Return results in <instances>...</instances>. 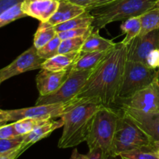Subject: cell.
<instances>
[{"label": "cell", "instance_id": "obj_1", "mask_svg": "<svg viewBox=\"0 0 159 159\" xmlns=\"http://www.w3.org/2000/svg\"><path fill=\"white\" fill-rule=\"evenodd\" d=\"M127 61V45L122 42L116 43L102 61L93 70L84 86L73 99L75 102L95 99L103 107L116 106L120 99Z\"/></svg>", "mask_w": 159, "mask_h": 159}, {"label": "cell", "instance_id": "obj_2", "mask_svg": "<svg viewBox=\"0 0 159 159\" xmlns=\"http://www.w3.org/2000/svg\"><path fill=\"white\" fill-rule=\"evenodd\" d=\"M103 106L98 100L89 99L76 102L61 116L63 132L59 139V148H74L86 141L93 120L96 112Z\"/></svg>", "mask_w": 159, "mask_h": 159}, {"label": "cell", "instance_id": "obj_3", "mask_svg": "<svg viewBox=\"0 0 159 159\" xmlns=\"http://www.w3.org/2000/svg\"><path fill=\"white\" fill-rule=\"evenodd\" d=\"M158 0H116L111 3L94 8L90 13L94 17L92 26L100 30L116 21H124L131 17L141 16L154 9Z\"/></svg>", "mask_w": 159, "mask_h": 159}, {"label": "cell", "instance_id": "obj_4", "mask_svg": "<svg viewBox=\"0 0 159 159\" xmlns=\"http://www.w3.org/2000/svg\"><path fill=\"white\" fill-rule=\"evenodd\" d=\"M119 117V109L114 107H102L96 112L86 140L89 150L101 148L110 154Z\"/></svg>", "mask_w": 159, "mask_h": 159}, {"label": "cell", "instance_id": "obj_5", "mask_svg": "<svg viewBox=\"0 0 159 159\" xmlns=\"http://www.w3.org/2000/svg\"><path fill=\"white\" fill-rule=\"evenodd\" d=\"M119 110L120 117L112 144L110 155L116 157L124 152L134 149L147 147L154 148V142L148 135L130 118L126 116L120 108Z\"/></svg>", "mask_w": 159, "mask_h": 159}, {"label": "cell", "instance_id": "obj_6", "mask_svg": "<svg viewBox=\"0 0 159 159\" xmlns=\"http://www.w3.org/2000/svg\"><path fill=\"white\" fill-rule=\"evenodd\" d=\"M158 75V69L149 68L142 62L127 60L120 91L119 101L128 99L140 90L148 86Z\"/></svg>", "mask_w": 159, "mask_h": 159}, {"label": "cell", "instance_id": "obj_7", "mask_svg": "<svg viewBox=\"0 0 159 159\" xmlns=\"http://www.w3.org/2000/svg\"><path fill=\"white\" fill-rule=\"evenodd\" d=\"M93 70L71 71L60 88L48 96H40L36 101V105L61 103L72 100L80 92L92 74Z\"/></svg>", "mask_w": 159, "mask_h": 159}, {"label": "cell", "instance_id": "obj_8", "mask_svg": "<svg viewBox=\"0 0 159 159\" xmlns=\"http://www.w3.org/2000/svg\"><path fill=\"white\" fill-rule=\"evenodd\" d=\"M75 101L71 100L68 102L61 103L36 105L35 107L18 110H7L9 117V122H14L24 118H34L49 120L54 118L61 117L62 115L68 111L71 107L75 105Z\"/></svg>", "mask_w": 159, "mask_h": 159}, {"label": "cell", "instance_id": "obj_9", "mask_svg": "<svg viewBox=\"0 0 159 159\" xmlns=\"http://www.w3.org/2000/svg\"><path fill=\"white\" fill-rule=\"evenodd\" d=\"M120 107H127L144 113H159L158 75L148 86L127 99L120 100Z\"/></svg>", "mask_w": 159, "mask_h": 159}, {"label": "cell", "instance_id": "obj_10", "mask_svg": "<svg viewBox=\"0 0 159 159\" xmlns=\"http://www.w3.org/2000/svg\"><path fill=\"white\" fill-rule=\"evenodd\" d=\"M44 61L38 55L37 49L33 45L9 65L0 69V83L22 73L41 68Z\"/></svg>", "mask_w": 159, "mask_h": 159}, {"label": "cell", "instance_id": "obj_11", "mask_svg": "<svg viewBox=\"0 0 159 159\" xmlns=\"http://www.w3.org/2000/svg\"><path fill=\"white\" fill-rule=\"evenodd\" d=\"M127 47V60L145 64L149 53L159 48V30H155L143 36L134 38Z\"/></svg>", "mask_w": 159, "mask_h": 159}, {"label": "cell", "instance_id": "obj_12", "mask_svg": "<svg viewBox=\"0 0 159 159\" xmlns=\"http://www.w3.org/2000/svg\"><path fill=\"white\" fill-rule=\"evenodd\" d=\"M120 109L141 127L154 143L159 142V113H144L124 107H120Z\"/></svg>", "mask_w": 159, "mask_h": 159}, {"label": "cell", "instance_id": "obj_13", "mask_svg": "<svg viewBox=\"0 0 159 159\" xmlns=\"http://www.w3.org/2000/svg\"><path fill=\"white\" fill-rule=\"evenodd\" d=\"M70 69L61 71H51L43 69L36 77V84L40 96H48L57 91L69 75Z\"/></svg>", "mask_w": 159, "mask_h": 159}, {"label": "cell", "instance_id": "obj_14", "mask_svg": "<svg viewBox=\"0 0 159 159\" xmlns=\"http://www.w3.org/2000/svg\"><path fill=\"white\" fill-rule=\"evenodd\" d=\"M58 6L59 1L54 0H23L21 8L26 16L35 18L40 22H48L55 13Z\"/></svg>", "mask_w": 159, "mask_h": 159}, {"label": "cell", "instance_id": "obj_15", "mask_svg": "<svg viewBox=\"0 0 159 159\" xmlns=\"http://www.w3.org/2000/svg\"><path fill=\"white\" fill-rule=\"evenodd\" d=\"M63 126L64 120L61 117H60V119L57 120H50L30 132L29 134L24 135V139L22 143V146L27 149L30 146L48 137L53 131Z\"/></svg>", "mask_w": 159, "mask_h": 159}, {"label": "cell", "instance_id": "obj_16", "mask_svg": "<svg viewBox=\"0 0 159 159\" xmlns=\"http://www.w3.org/2000/svg\"><path fill=\"white\" fill-rule=\"evenodd\" d=\"M85 11L86 9L83 6L76 5L67 0H60L57 11L48 20V23L52 26H56L81 15Z\"/></svg>", "mask_w": 159, "mask_h": 159}, {"label": "cell", "instance_id": "obj_17", "mask_svg": "<svg viewBox=\"0 0 159 159\" xmlns=\"http://www.w3.org/2000/svg\"><path fill=\"white\" fill-rule=\"evenodd\" d=\"M109 51H93V52L80 51L79 57L74 62L70 70L71 71L94 70L105 58Z\"/></svg>", "mask_w": 159, "mask_h": 159}, {"label": "cell", "instance_id": "obj_18", "mask_svg": "<svg viewBox=\"0 0 159 159\" xmlns=\"http://www.w3.org/2000/svg\"><path fill=\"white\" fill-rule=\"evenodd\" d=\"M79 54L80 51L67 54H57L54 57L45 60L42 64L41 68L51 71H61L71 69Z\"/></svg>", "mask_w": 159, "mask_h": 159}, {"label": "cell", "instance_id": "obj_19", "mask_svg": "<svg viewBox=\"0 0 159 159\" xmlns=\"http://www.w3.org/2000/svg\"><path fill=\"white\" fill-rule=\"evenodd\" d=\"M99 30H93L86 37L81 48V52H93V51H109L115 46L116 43L101 37Z\"/></svg>", "mask_w": 159, "mask_h": 159}, {"label": "cell", "instance_id": "obj_20", "mask_svg": "<svg viewBox=\"0 0 159 159\" xmlns=\"http://www.w3.org/2000/svg\"><path fill=\"white\" fill-rule=\"evenodd\" d=\"M94 17L90 13L89 11L86 10L81 15L71 19L66 22L57 24L54 26L56 32L60 33L69 30L81 29V28H88L93 25Z\"/></svg>", "mask_w": 159, "mask_h": 159}, {"label": "cell", "instance_id": "obj_21", "mask_svg": "<svg viewBox=\"0 0 159 159\" xmlns=\"http://www.w3.org/2000/svg\"><path fill=\"white\" fill-rule=\"evenodd\" d=\"M56 36L57 32L54 26L50 24L48 22H40L37 31L34 34L33 45L37 49H40Z\"/></svg>", "mask_w": 159, "mask_h": 159}, {"label": "cell", "instance_id": "obj_22", "mask_svg": "<svg viewBox=\"0 0 159 159\" xmlns=\"http://www.w3.org/2000/svg\"><path fill=\"white\" fill-rule=\"evenodd\" d=\"M142 27L141 16L131 17L124 20L120 26L121 33L125 34V37L122 40L124 44L127 45L134 38L140 35Z\"/></svg>", "mask_w": 159, "mask_h": 159}, {"label": "cell", "instance_id": "obj_23", "mask_svg": "<svg viewBox=\"0 0 159 159\" xmlns=\"http://www.w3.org/2000/svg\"><path fill=\"white\" fill-rule=\"evenodd\" d=\"M141 19L142 27L139 36H143L155 30H159V8L155 7L145 12L141 16Z\"/></svg>", "mask_w": 159, "mask_h": 159}, {"label": "cell", "instance_id": "obj_24", "mask_svg": "<svg viewBox=\"0 0 159 159\" xmlns=\"http://www.w3.org/2000/svg\"><path fill=\"white\" fill-rule=\"evenodd\" d=\"M48 120L34 118H24L14 121V127L18 135H26Z\"/></svg>", "mask_w": 159, "mask_h": 159}, {"label": "cell", "instance_id": "obj_25", "mask_svg": "<svg viewBox=\"0 0 159 159\" xmlns=\"http://www.w3.org/2000/svg\"><path fill=\"white\" fill-rule=\"evenodd\" d=\"M119 156L121 159H159L153 147L134 149L124 152Z\"/></svg>", "mask_w": 159, "mask_h": 159}, {"label": "cell", "instance_id": "obj_26", "mask_svg": "<svg viewBox=\"0 0 159 159\" xmlns=\"http://www.w3.org/2000/svg\"><path fill=\"white\" fill-rule=\"evenodd\" d=\"M21 4L22 2L18 3L0 14V28L15 20L26 16V14L22 10Z\"/></svg>", "mask_w": 159, "mask_h": 159}, {"label": "cell", "instance_id": "obj_27", "mask_svg": "<svg viewBox=\"0 0 159 159\" xmlns=\"http://www.w3.org/2000/svg\"><path fill=\"white\" fill-rule=\"evenodd\" d=\"M87 37H79L62 40L58 48V54L80 51Z\"/></svg>", "mask_w": 159, "mask_h": 159}, {"label": "cell", "instance_id": "obj_28", "mask_svg": "<svg viewBox=\"0 0 159 159\" xmlns=\"http://www.w3.org/2000/svg\"><path fill=\"white\" fill-rule=\"evenodd\" d=\"M61 42V39L58 37L57 34V36L54 38L50 40L48 43H46L40 49H37V54L41 58L44 60L54 57L56 54H58V48L60 46Z\"/></svg>", "mask_w": 159, "mask_h": 159}, {"label": "cell", "instance_id": "obj_29", "mask_svg": "<svg viewBox=\"0 0 159 159\" xmlns=\"http://www.w3.org/2000/svg\"><path fill=\"white\" fill-rule=\"evenodd\" d=\"M23 139H24V135L0 140V155L20 147L23 143Z\"/></svg>", "mask_w": 159, "mask_h": 159}, {"label": "cell", "instance_id": "obj_30", "mask_svg": "<svg viewBox=\"0 0 159 159\" xmlns=\"http://www.w3.org/2000/svg\"><path fill=\"white\" fill-rule=\"evenodd\" d=\"M93 30H94V27L91 26L88 28H81V29L69 30L63 31V32L57 33V35L61 39V40L68 38H74V37H88Z\"/></svg>", "mask_w": 159, "mask_h": 159}, {"label": "cell", "instance_id": "obj_31", "mask_svg": "<svg viewBox=\"0 0 159 159\" xmlns=\"http://www.w3.org/2000/svg\"><path fill=\"white\" fill-rule=\"evenodd\" d=\"M17 136H20V135H18L17 132L16 131L13 122L0 126V140L15 138Z\"/></svg>", "mask_w": 159, "mask_h": 159}, {"label": "cell", "instance_id": "obj_32", "mask_svg": "<svg viewBox=\"0 0 159 159\" xmlns=\"http://www.w3.org/2000/svg\"><path fill=\"white\" fill-rule=\"evenodd\" d=\"M87 156L88 159H121L120 156H113L101 148L91 149L87 154Z\"/></svg>", "mask_w": 159, "mask_h": 159}, {"label": "cell", "instance_id": "obj_33", "mask_svg": "<svg viewBox=\"0 0 159 159\" xmlns=\"http://www.w3.org/2000/svg\"><path fill=\"white\" fill-rule=\"evenodd\" d=\"M145 65L153 69L159 68V48L152 50L148 55Z\"/></svg>", "mask_w": 159, "mask_h": 159}, {"label": "cell", "instance_id": "obj_34", "mask_svg": "<svg viewBox=\"0 0 159 159\" xmlns=\"http://www.w3.org/2000/svg\"><path fill=\"white\" fill-rule=\"evenodd\" d=\"M26 150V148H23L21 144L20 147L12 149V150L9 151V152H6V153L1 154L0 155V159H16Z\"/></svg>", "mask_w": 159, "mask_h": 159}, {"label": "cell", "instance_id": "obj_35", "mask_svg": "<svg viewBox=\"0 0 159 159\" xmlns=\"http://www.w3.org/2000/svg\"><path fill=\"white\" fill-rule=\"evenodd\" d=\"M23 0H0V14L12 6L23 2Z\"/></svg>", "mask_w": 159, "mask_h": 159}, {"label": "cell", "instance_id": "obj_36", "mask_svg": "<svg viewBox=\"0 0 159 159\" xmlns=\"http://www.w3.org/2000/svg\"><path fill=\"white\" fill-rule=\"evenodd\" d=\"M116 1V0H96L94 2H93L92 4H90L88 7L86 8V10H90L92 9H94V8L100 7V6H105V5L109 4V3H111L113 2Z\"/></svg>", "mask_w": 159, "mask_h": 159}, {"label": "cell", "instance_id": "obj_37", "mask_svg": "<svg viewBox=\"0 0 159 159\" xmlns=\"http://www.w3.org/2000/svg\"><path fill=\"white\" fill-rule=\"evenodd\" d=\"M67 1H69L71 2L75 3V4L79 5V6H83V7H85L86 9L90 4L94 2L96 0H67Z\"/></svg>", "mask_w": 159, "mask_h": 159}, {"label": "cell", "instance_id": "obj_38", "mask_svg": "<svg viewBox=\"0 0 159 159\" xmlns=\"http://www.w3.org/2000/svg\"><path fill=\"white\" fill-rule=\"evenodd\" d=\"M70 159H88L87 155H83V154H80L76 148L74 149L72 152V154L71 155Z\"/></svg>", "mask_w": 159, "mask_h": 159}, {"label": "cell", "instance_id": "obj_39", "mask_svg": "<svg viewBox=\"0 0 159 159\" xmlns=\"http://www.w3.org/2000/svg\"><path fill=\"white\" fill-rule=\"evenodd\" d=\"M7 122H9V117L7 110H0V123Z\"/></svg>", "mask_w": 159, "mask_h": 159}, {"label": "cell", "instance_id": "obj_40", "mask_svg": "<svg viewBox=\"0 0 159 159\" xmlns=\"http://www.w3.org/2000/svg\"><path fill=\"white\" fill-rule=\"evenodd\" d=\"M154 150L159 158V142L154 143Z\"/></svg>", "mask_w": 159, "mask_h": 159}, {"label": "cell", "instance_id": "obj_41", "mask_svg": "<svg viewBox=\"0 0 159 159\" xmlns=\"http://www.w3.org/2000/svg\"><path fill=\"white\" fill-rule=\"evenodd\" d=\"M155 7H157V8H159V0H158V1H157L156 6H155Z\"/></svg>", "mask_w": 159, "mask_h": 159}, {"label": "cell", "instance_id": "obj_42", "mask_svg": "<svg viewBox=\"0 0 159 159\" xmlns=\"http://www.w3.org/2000/svg\"><path fill=\"white\" fill-rule=\"evenodd\" d=\"M25 1H34V0H25ZM54 1H60V0H54Z\"/></svg>", "mask_w": 159, "mask_h": 159}, {"label": "cell", "instance_id": "obj_43", "mask_svg": "<svg viewBox=\"0 0 159 159\" xmlns=\"http://www.w3.org/2000/svg\"><path fill=\"white\" fill-rule=\"evenodd\" d=\"M6 124V123H0V126L3 125V124Z\"/></svg>", "mask_w": 159, "mask_h": 159}, {"label": "cell", "instance_id": "obj_44", "mask_svg": "<svg viewBox=\"0 0 159 159\" xmlns=\"http://www.w3.org/2000/svg\"><path fill=\"white\" fill-rule=\"evenodd\" d=\"M158 80H159V68H158Z\"/></svg>", "mask_w": 159, "mask_h": 159}]
</instances>
